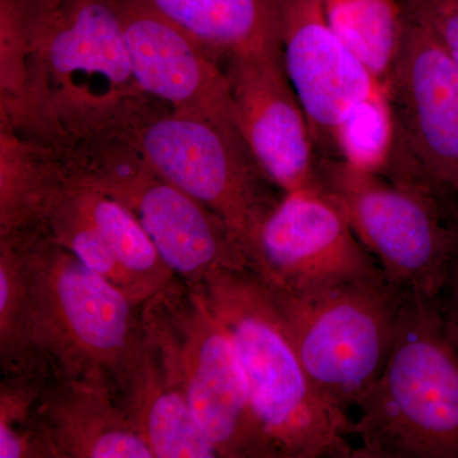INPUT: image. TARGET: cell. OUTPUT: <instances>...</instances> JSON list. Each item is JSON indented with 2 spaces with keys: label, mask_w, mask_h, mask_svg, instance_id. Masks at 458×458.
Returning <instances> with one entry per match:
<instances>
[{
  "label": "cell",
  "mask_w": 458,
  "mask_h": 458,
  "mask_svg": "<svg viewBox=\"0 0 458 458\" xmlns=\"http://www.w3.org/2000/svg\"><path fill=\"white\" fill-rule=\"evenodd\" d=\"M318 182L343 205L391 285L441 297L458 258L457 212L346 157L318 158Z\"/></svg>",
  "instance_id": "7"
},
{
  "label": "cell",
  "mask_w": 458,
  "mask_h": 458,
  "mask_svg": "<svg viewBox=\"0 0 458 458\" xmlns=\"http://www.w3.org/2000/svg\"><path fill=\"white\" fill-rule=\"evenodd\" d=\"M265 285L312 384L349 417L385 370L408 291L386 279L313 295Z\"/></svg>",
  "instance_id": "8"
},
{
  "label": "cell",
  "mask_w": 458,
  "mask_h": 458,
  "mask_svg": "<svg viewBox=\"0 0 458 458\" xmlns=\"http://www.w3.org/2000/svg\"><path fill=\"white\" fill-rule=\"evenodd\" d=\"M439 303L452 339L458 345V258L452 267L447 285L439 297Z\"/></svg>",
  "instance_id": "23"
},
{
  "label": "cell",
  "mask_w": 458,
  "mask_h": 458,
  "mask_svg": "<svg viewBox=\"0 0 458 458\" xmlns=\"http://www.w3.org/2000/svg\"><path fill=\"white\" fill-rule=\"evenodd\" d=\"M216 56L283 50V0H143Z\"/></svg>",
  "instance_id": "17"
},
{
  "label": "cell",
  "mask_w": 458,
  "mask_h": 458,
  "mask_svg": "<svg viewBox=\"0 0 458 458\" xmlns=\"http://www.w3.org/2000/svg\"><path fill=\"white\" fill-rule=\"evenodd\" d=\"M155 298L176 339L190 409L218 456L273 458L236 346L200 289L177 278Z\"/></svg>",
  "instance_id": "10"
},
{
  "label": "cell",
  "mask_w": 458,
  "mask_h": 458,
  "mask_svg": "<svg viewBox=\"0 0 458 458\" xmlns=\"http://www.w3.org/2000/svg\"><path fill=\"white\" fill-rule=\"evenodd\" d=\"M69 194L111 247L123 270L149 301L177 280L140 219L119 200L65 180Z\"/></svg>",
  "instance_id": "18"
},
{
  "label": "cell",
  "mask_w": 458,
  "mask_h": 458,
  "mask_svg": "<svg viewBox=\"0 0 458 458\" xmlns=\"http://www.w3.org/2000/svg\"><path fill=\"white\" fill-rule=\"evenodd\" d=\"M140 342L116 379L120 405L155 458L219 457L190 409L176 339L156 298L141 304Z\"/></svg>",
  "instance_id": "15"
},
{
  "label": "cell",
  "mask_w": 458,
  "mask_h": 458,
  "mask_svg": "<svg viewBox=\"0 0 458 458\" xmlns=\"http://www.w3.org/2000/svg\"><path fill=\"white\" fill-rule=\"evenodd\" d=\"M5 128L57 149L107 134L148 98L132 74L120 0H0Z\"/></svg>",
  "instance_id": "1"
},
{
  "label": "cell",
  "mask_w": 458,
  "mask_h": 458,
  "mask_svg": "<svg viewBox=\"0 0 458 458\" xmlns=\"http://www.w3.org/2000/svg\"><path fill=\"white\" fill-rule=\"evenodd\" d=\"M35 423L49 458H155L108 378L50 376Z\"/></svg>",
  "instance_id": "16"
},
{
  "label": "cell",
  "mask_w": 458,
  "mask_h": 458,
  "mask_svg": "<svg viewBox=\"0 0 458 458\" xmlns=\"http://www.w3.org/2000/svg\"><path fill=\"white\" fill-rule=\"evenodd\" d=\"M0 366L3 378L54 375L33 343L20 238L0 237Z\"/></svg>",
  "instance_id": "19"
},
{
  "label": "cell",
  "mask_w": 458,
  "mask_h": 458,
  "mask_svg": "<svg viewBox=\"0 0 458 458\" xmlns=\"http://www.w3.org/2000/svg\"><path fill=\"white\" fill-rule=\"evenodd\" d=\"M328 23L384 90L399 49L403 0H322Z\"/></svg>",
  "instance_id": "20"
},
{
  "label": "cell",
  "mask_w": 458,
  "mask_h": 458,
  "mask_svg": "<svg viewBox=\"0 0 458 458\" xmlns=\"http://www.w3.org/2000/svg\"><path fill=\"white\" fill-rule=\"evenodd\" d=\"M403 2L384 87L387 141L376 170L458 213V66L417 5Z\"/></svg>",
  "instance_id": "5"
},
{
  "label": "cell",
  "mask_w": 458,
  "mask_h": 458,
  "mask_svg": "<svg viewBox=\"0 0 458 458\" xmlns=\"http://www.w3.org/2000/svg\"><path fill=\"white\" fill-rule=\"evenodd\" d=\"M41 228L51 240L69 250L87 267L120 289L132 303L137 306L146 303L140 286L123 270L98 228L74 203L66 183L51 200Z\"/></svg>",
  "instance_id": "21"
},
{
  "label": "cell",
  "mask_w": 458,
  "mask_h": 458,
  "mask_svg": "<svg viewBox=\"0 0 458 458\" xmlns=\"http://www.w3.org/2000/svg\"><path fill=\"white\" fill-rule=\"evenodd\" d=\"M357 410L352 458H458V345L439 298L406 292L393 352Z\"/></svg>",
  "instance_id": "3"
},
{
  "label": "cell",
  "mask_w": 458,
  "mask_h": 458,
  "mask_svg": "<svg viewBox=\"0 0 458 458\" xmlns=\"http://www.w3.org/2000/svg\"><path fill=\"white\" fill-rule=\"evenodd\" d=\"M223 71L238 131L267 179L283 194L318 188V158L283 50L236 54Z\"/></svg>",
  "instance_id": "13"
},
{
  "label": "cell",
  "mask_w": 458,
  "mask_h": 458,
  "mask_svg": "<svg viewBox=\"0 0 458 458\" xmlns=\"http://www.w3.org/2000/svg\"><path fill=\"white\" fill-rule=\"evenodd\" d=\"M13 236L22 247L33 343L42 360L54 375L102 377L116 384L140 339L141 306L44 229Z\"/></svg>",
  "instance_id": "4"
},
{
  "label": "cell",
  "mask_w": 458,
  "mask_h": 458,
  "mask_svg": "<svg viewBox=\"0 0 458 458\" xmlns=\"http://www.w3.org/2000/svg\"><path fill=\"white\" fill-rule=\"evenodd\" d=\"M283 59L318 158L344 157L358 123L386 114L384 90L328 23L322 0H283Z\"/></svg>",
  "instance_id": "12"
},
{
  "label": "cell",
  "mask_w": 458,
  "mask_h": 458,
  "mask_svg": "<svg viewBox=\"0 0 458 458\" xmlns=\"http://www.w3.org/2000/svg\"><path fill=\"white\" fill-rule=\"evenodd\" d=\"M120 14L140 89L174 113L205 120L242 140L222 63L143 0H120Z\"/></svg>",
  "instance_id": "14"
},
{
  "label": "cell",
  "mask_w": 458,
  "mask_h": 458,
  "mask_svg": "<svg viewBox=\"0 0 458 458\" xmlns=\"http://www.w3.org/2000/svg\"><path fill=\"white\" fill-rule=\"evenodd\" d=\"M249 260L265 284L298 295L386 279L343 205L321 188L283 194L261 223Z\"/></svg>",
  "instance_id": "11"
},
{
  "label": "cell",
  "mask_w": 458,
  "mask_h": 458,
  "mask_svg": "<svg viewBox=\"0 0 458 458\" xmlns=\"http://www.w3.org/2000/svg\"><path fill=\"white\" fill-rule=\"evenodd\" d=\"M68 182L110 195L140 219L174 276L192 288L219 271L251 270L231 228L197 199L157 174L128 141L99 135L60 156Z\"/></svg>",
  "instance_id": "6"
},
{
  "label": "cell",
  "mask_w": 458,
  "mask_h": 458,
  "mask_svg": "<svg viewBox=\"0 0 458 458\" xmlns=\"http://www.w3.org/2000/svg\"><path fill=\"white\" fill-rule=\"evenodd\" d=\"M458 66V0H411Z\"/></svg>",
  "instance_id": "22"
},
{
  "label": "cell",
  "mask_w": 458,
  "mask_h": 458,
  "mask_svg": "<svg viewBox=\"0 0 458 458\" xmlns=\"http://www.w3.org/2000/svg\"><path fill=\"white\" fill-rule=\"evenodd\" d=\"M111 134L131 143L157 174L216 214L249 258L261 223L280 199L245 141L150 98Z\"/></svg>",
  "instance_id": "9"
},
{
  "label": "cell",
  "mask_w": 458,
  "mask_h": 458,
  "mask_svg": "<svg viewBox=\"0 0 458 458\" xmlns=\"http://www.w3.org/2000/svg\"><path fill=\"white\" fill-rule=\"evenodd\" d=\"M201 293L236 346L273 458H352V419L319 394L254 271H219Z\"/></svg>",
  "instance_id": "2"
}]
</instances>
